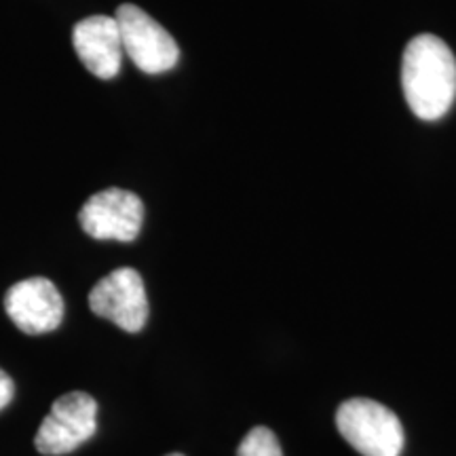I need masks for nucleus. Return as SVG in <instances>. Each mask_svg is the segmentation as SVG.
I'll return each mask as SVG.
<instances>
[{
  "instance_id": "obj_11",
  "label": "nucleus",
  "mask_w": 456,
  "mask_h": 456,
  "mask_svg": "<svg viewBox=\"0 0 456 456\" xmlns=\"http://www.w3.org/2000/svg\"><path fill=\"white\" fill-rule=\"evenodd\" d=\"M165 456H184V454H180V452H171V454H165Z\"/></svg>"
},
{
  "instance_id": "obj_4",
  "label": "nucleus",
  "mask_w": 456,
  "mask_h": 456,
  "mask_svg": "<svg viewBox=\"0 0 456 456\" xmlns=\"http://www.w3.org/2000/svg\"><path fill=\"white\" fill-rule=\"evenodd\" d=\"M121 32L123 51L146 74H163L175 68L180 60L174 37L135 4H121L114 15Z\"/></svg>"
},
{
  "instance_id": "obj_10",
  "label": "nucleus",
  "mask_w": 456,
  "mask_h": 456,
  "mask_svg": "<svg viewBox=\"0 0 456 456\" xmlns=\"http://www.w3.org/2000/svg\"><path fill=\"white\" fill-rule=\"evenodd\" d=\"M13 395H15L13 380H11V376L4 372V370H0V410L9 406Z\"/></svg>"
},
{
  "instance_id": "obj_6",
  "label": "nucleus",
  "mask_w": 456,
  "mask_h": 456,
  "mask_svg": "<svg viewBox=\"0 0 456 456\" xmlns=\"http://www.w3.org/2000/svg\"><path fill=\"white\" fill-rule=\"evenodd\" d=\"M89 306L95 315L108 319L125 332H140L148 322V298L142 275L129 266L112 271L91 289Z\"/></svg>"
},
{
  "instance_id": "obj_2",
  "label": "nucleus",
  "mask_w": 456,
  "mask_h": 456,
  "mask_svg": "<svg viewBox=\"0 0 456 456\" xmlns=\"http://www.w3.org/2000/svg\"><path fill=\"white\" fill-rule=\"evenodd\" d=\"M340 436L363 456H399L403 450V427L383 403L355 397L340 403L336 412Z\"/></svg>"
},
{
  "instance_id": "obj_5",
  "label": "nucleus",
  "mask_w": 456,
  "mask_h": 456,
  "mask_svg": "<svg viewBox=\"0 0 456 456\" xmlns=\"http://www.w3.org/2000/svg\"><path fill=\"white\" fill-rule=\"evenodd\" d=\"M83 231L100 241L129 243L140 235L144 203L135 192L106 188L87 199L78 214Z\"/></svg>"
},
{
  "instance_id": "obj_9",
  "label": "nucleus",
  "mask_w": 456,
  "mask_h": 456,
  "mask_svg": "<svg viewBox=\"0 0 456 456\" xmlns=\"http://www.w3.org/2000/svg\"><path fill=\"white\" fill-rule=\"evenodd\" d=\"M237 456H283L281 444L277 436L266 427H254L248 436L243 437Z\"/></svg>"
},
{
  "instance_id": "obj_8",
  "label": "nucleus",
  "mask_w": 456,
  "mask_h": 456,
  "mask_svg": "<svg viewBox=\"0 0 456 456\" xmlns=\"http://www.w3.org/2000/svg\"><path fill=\"white\" fill-rule=\"evenodd\" d=\"M72 45L78 60L98 78H114L121 72L123 43L117 20L110 15L85 17L74 26Z\"/></svg>"
},
{
  "instance_id": "obj_3",
  "label": "nucleus",
  "mask_w": 456,
  "mask_h": 456,
  "mask_svg": "<svg viewBox=\"0 0 456 456\" xmlns=\"http://www.w3.org/2000/svg\"><path fill=\"white\" fill-rule=\"evenodd\" d=\"M98 429V403L89 393L72 391L51 406L38 427L34 446L41 454L61 456L72 452L94 437Z\"/></svg>"
},
{
  "instance_id": "obj_1",
  "label": "nucleus",
  "mask_w": 456,
  "mask_h": 456,
  "mask_svg": "<svg viewBox=\"0 0 456 456\" xmlns=\"http://www.w3.org/2000/svg\"><path fill=\"white\" fill-rule=\"evenodd\" d=\"M402 87L416 117L437 121L456 100V57L442 38L419 34L406 45Z\"/></svg>"
},
{
  "instance_id": "obj_7",
  "label": "nucleus",
  "mask_w": 456,
  "mask_h": 456,
  "mask_svg": "<svg viewBox=\"0 0 456 456\" xmlns=\"http://www.w3.org/2000/svg\"><path fill=\"white\" fill-rule=\"evenodd\" d=\"M4 311L24 334H47L60 328L64 319V298L53 281L30 277L11 285L4 296Z\"/></svg>"
}]
</instances>
